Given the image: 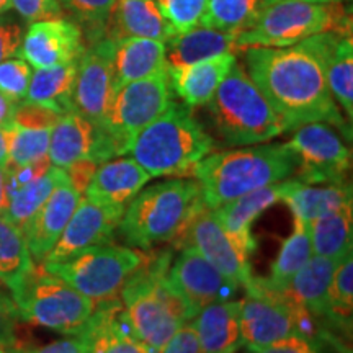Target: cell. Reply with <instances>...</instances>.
Wrapping results in <instances>:
<instances>
[{
	"label": "cell",
	"instance_id": "obj_1",
	"mask_svg": "<svg viewBox=\"0 0 353 353\" xmlns=\"http://www.w3.org/2000/svg\"><path fill=\"white\" fill-rule=\"evenodd\" d=\"M242 52L244 69L286 132L307 123H327L350 138V126L330 95L324 64L307 46L247 48Z\"/></svg>",
	"mask_w": 353,
	"mask_h": 353
},
{
	"label": "cell",
	"instance_id": "obj_2",
	"mask_svg": "<svg viewBox=\"0 0 353 353\" xmlns=\"http://www.w3.org/2000/svg\"><path fill=\"white\" fill-rule=\"evenodd\" d=\"M294 172L296 161L285 144H255L208 154L198 162L193 176L206 208L214 210L265 185L290 179Z\"/></svg>",
	"mask_w": 353,
	"mask_h": 353
},
{
	"label": "cell",
	"instance_id": "obj_3",
	"mask_svg": "<svg viewBox=\"0 0 353 353\" xmlns=\"http://www.w3.org/2000/svg\"><path fill=\"white\" fill-rule=\"evenodd\" d=\"M203 208L196 180L170 179L141 190L125 206L118 231L130 247L149 250L174 242Z\"/></svg>",
	"mask_w": 353,
	"mask_h": 353
},
{
	"label": "cell",
	"instance_id": "obj_4",
	"mask_svg": "<svg viewBox=\"0 0 353 353\" xmlns=\"http://www.w3.org/2000/svg\"><path fill=\"white\" fill-rule=\"evenodd\" d=\"M214 141L187 105L174 103L132 141L130 154L152 176H193L198 162L213 152Z\"/></svg>",
	"mask_w": 353,
	"mask_h": 353
},
{
	"label": "cell",
	"instance_id": "obj_5",
	"mask_svg": "<svg viewBox=\"0 0 353 353\" xmlns=\"http://www.w3.org/2000/svg\"><path fill=\"white\" fill-rule=\"evenodd\" d=\"M169 255L148 259L120 293L132 334L156 353L193 319V312L169 281Z\"/></svg>",
	"mask_w": 353,
	"mask_h": 353
},
{
	"label": "cell",
	"instance_id": "obj_6",
	"mask_svg": "<svg viewBox=\"0 0 353 353\" xmlns=\"http://www.w3.org/2000/svg\"><path fill=\"white\" fill-rule=\"evenodd\" d=\"M208 112L219 138L229 145H255L285 134L275 110L236 63L208 101Z\"/></svg>",
	"mask_w": 353,
	"mask_h": 353
},
{
	"label": "cell",
	"instance_id": "obj_7",
	"mask_svg": "<svg viewBox=\"0 0 353 353\" xmlns=\"http://www.w3.org/2000/svg\"><path fill=\"white\" fill-rule=\"evenodd\" d=\"M325 32H352V15L341 3L273 0L247 32L236 34L241 52L247 48H288Z\"/></svg>",
	"mask_w": 353,
	"mask_h": 353
},
{
	"label": "cell",
	"instance_id": "obj_8",
	"mask_svg": "<svg viewBox=\"0 0 353 353\" xmlns=\"http://www.w3.org/2000/svg\"><path fill=\"white\" fill-rule=\"evenodd\" d=\"M7 290L20 321L64 335L81 332L95 309L90 299L39 263H34L32 270L8 285Z\"/></svg>",
	"mask_w": 353,
	"mask_h": 353
},
{
	"label": "cell",
	"instance_id": "obj_9",
	"mask_svg": "<svg viewBox=\"0 0 353 353\" xmlns=\"http://www.w3.org/2000/svg\"><path fill=\"white\" fill-rule=\"evenodd\" d=\"M239 299V322L244 345L257 350L299 334L316 341L314 316L294 301L286 290H276L265 278L250 276Z\"/></svg>",
	"mask_w": 353,
	"mask_h": 353
},
{
	"label": "cell",
	"instance_id": "obj_10",
	"mask_svg": "<svg viewBox=\"0 0 353 353\" xmlns=\"http://www.w3.org/2000/svg\"><path fill=\"white\" fill-rule=\"evenodd\" d=\"M148 259L134 247L105 242L88 247L64 262L41 267L99 304L120 298L121 290Z\"/></svg>",
	"mask_w": 353,
	"mask_h": 353
},
{
	"label": "cell",
	"instance_id": "obj_11",
	"mask_svg": "<svg viewBox=\"0 0 353 353\" xmlns=\"http://www.w3.org/2000/svg\"><path fill=\"white\" fill-rule=\"evenodd\" d=\"M174 103L167 70L114 88L101 128L112 138L117 156L130 152L136 136Z\"/></svg>",
	"mask_w": 353,
	"mask_h": 353
},
{
	"label": "cell",
	"instance_id": "obj_12",
	"mask_svg": "<svg viewBox=\"0 0 353 353\" xmlns=\"http://www.w3.org/2000/svg\"><path fill=\"white\" fill-rule=\"evenodd\" d=\"M286 148L296 161L298 180L309 185L347 183L350 148L327 123H307L293 131Z\"/></svg>",
	"mask_w": 353,
	"mask_h": 353
},
{
	"label": "cell",
	"instance_id": "obj_13",
	"mask_svg": "<svg viewBox=\"0 0 353 353\" xmlns=\"http://www.w3.org/2000/svg\"><path fill=\"white\" fill-rule=\"evenodd\" d=\"M176 249L193 247L203 257L242 288L252 276L250 255L224 229L213 210L203 208L193 216L185 231L174 241Z\"/></svg>",
	"mask_w": 353,
	"mask_h": 353
},
{
	"label": "cell",
	"instance_id": "obj_14",
	"mask_svg": "<svg viewBox=\"0 0 353 353\" xmlns=\"http://www.w3.org/2000/svg\"><path fill=\"white\" fill-rule=\"evenodd\" d=\"M167 276L176 293L183 298L195 317L203 307L213 303L229 301L239 286L211 265L193 247H180V252L169 265Z\"/></svg>",
	"mask_w": 353,
	"mask_h": 353
},
{
	"label": "cell",
	"instance_id": "obj_15",
	"mask_svg": "<svg viewBox=\"0 0 353 353\" xmlns=\"http://www.w3.org/2000/svg\"><path fill=\"white\" fill-rule=\"evenodd\" d=\"M114 156L117 149L103 128L87 120L77 110L61 114L51 128L48 151L51 165L65 169L81 161H92L100 165Z\"/></svg>",
	"mask_w": 353,
	"mask_h": 353
},
{
	"label": "cell",
	"instance_id": "obj_16",
	"mask_svg": "<svg viewBox=\"0 0 353 353\" xmlns=\"http://www.w3.org/2000/svg\"><path fill=\"white\" fill-rule=\"evenodd\" d=\"M123 211L125 206L97 205L82 196L68 226L39 265L64 262L88 247L110 242L118 231Z\"/></svg>",
	"mask_w": 353,
	"mask_h": 353
},
{
	"label": "cell",
	"instance_id": "obj_17",
	"mask_svg": "<svg viewBox=\"0 0 353 353\" xmlns=\"http://www.w3.org/2000/svg\"><path fill=\"white\" fill-rule=\"evenodd\" d=\"M110 52L112 41L107 38L85 48L79 57L74 85V110L100 128L114 92Z\"/></svg>",
	"mask_w": 353,
	"mask_h": 353
},
{
	"label": "cell",
	"instance_id": "obj_18",
	"mask_svg": "<svg viewBox=\"0 0 353 353\" xmlns=\"http://www.w3.org/2000/svg\"><path fill=\"white\" fill-rule=\"evenodd\" d=\"M83 50L81 26L57 17L30 23L21 41L20 56L33 69H46L79 61Z\"/></svg>",
	"mask_w": 353,
	"mask_h": 353
},
{
	"label": "cell",
	"instance_id": "obj_19",
	"mask_svg": "<svg viewBox=\"0 0 353 353\" xmlns=\"http://www.w3.org/2000/svg\"><path fill=\"white\" fill-rule=\"evenodd\" d=\"M81 198L82 195L72 187L65 174L48 200L43 203L41 208L25 224L23 234L26 245L34 263H41L43 259L50 254L64 228L68 226Z\"/></svg>",
	"mask_w": 353,
	"mask_h": 353
},
{
	"label": "cell",
	"instance_id": "obj_20",
	"mask_svg": "<svg viewBox=\"0 0 353 353\" xmlns=\"http://www.w3.org/2000/svg\"><path fill=\"white\" fill-rule=\"evenodd\" d=\"M87 353H156L132 334L121 299L95 304L79 334Z\"/></svg>",
	"mask_w": 353,
	"mask_h": 353
},
{
	"label": "cell",
	"instance_id": "obj_21",
	"mask_svg": "<svg viewBox=\"0 0 353 353\" xmlns=\"http://www.w3.org/2000/svg\"><path fill=\"white\" fill-rule=\"evenodd\" d=\"M322 61L330 95L341 105L345 120L353 118V39L352 32H325L301 41Z\"/></svg>",
	"mask_w": 353,
	"mask_h": 353
},
{
	"label": "cell",
	"instance_id": "obj_22",
	"mask_svg": "<svg viewBox=\"0 0 353 353\" xmlns=\"http://www.w3.org/2000/svg\"><path fill=\"white\" fill-rule=\"evenodd\" d=\"M298 179H286L281 182L265 185L262 188L254 190L247 195L221 205L213 211L218 216L224 229L231 234L247 254L252 255L257 249V242L252 234V224L262 213L272 208L276 203L283 201L288 192L294 187Z\"/></svg>",
	"mask_w": 353,
	"mask_h": 353
},
{
	"label": "cell",
	"instance_id": "obj_23",
	"mask_svg": "<svg viewBox=\"0 0 353 353\" xmlns=\"http://www.w3.org/2000/svg\"><path fill=\"white\" fill-rule=\"evenodd\" d=\"M149 180L151 175L134 159H110L97 167L82 196L97 205L126 206Z\"/></svg>",
	"mask_w": 353,
	"mask_h": 353
},
{
	"label": "cell",
	"instance_id": "obj_24",
	"mask_svg": "<svg viewBox=\"0 0 353 353\" xmlns=\"http://www.w3.org/2000/svg\"><path fill=\"white\" fill-rule=\"evenodd\" d=\"M236 63V54H219L193 64L167 68V74L174 94L188 108H195L208 103Z\"/></svg>",
	"mask_w": 353,
	"mask_h": 353
},
{
	"label": "cell",
	"instance_id": "obj_25",
	"mask_svg": "<svg viewBox=\"0 0 353 353\" xmlns=\"http://www.w3.org/2000/svg\"><path fill=\"white\" fill-rule=\"evenodd\" d=\"M107 39L148 38L167 43L176 34L154 0H117L105 26Z\"/></svg>",
	"mask_w": 353,
	"mask_h": 353
},
{
	"label": "cell",
	"instance_id": "obj_26",
	"mask_svg": "<svg viewBox=\"0 0 353 353\" xmlns=\"http://www.w3.org/2000/svg\"><path fill=\"white\" fill-rule=\"evenodd\" d=\"M110 59H112L114 88L167 70L165 43L157 39H114L112 41Z\"/></svg>",
	"mask_w": 353,
	"mask_h": 353
},
{
	"label": "cell",
	"instance_id": "obj_27",
	"mask_svg": "<svg viewBox=\"0 0 353 353\" xmlns=\"http://www.w3.org/2000/svg\"><path fill=\"white\" fill-rule=\"evenodd\" d=\"M201 353H237L244 345L239 322V301L213 303L192 319Z\"/></svg>",
	"mask_w": 353,
	"mask_h": 353
},
{
	"label": "cell",
	"instance_id": "obj_28",
	"mask_svg": "<svg viewBox=\"0 0 353 353\" xmlns=\"http://www.w3.org/2000/svg\"><path fill=\"white\" fill-rule=\"evenodd\" d=\"M239 51L236 34L198 25L188 32L174 34L165 43V61L167 68H179L219 54H236Z\"/></svg>",
	"mask_w": 353,
	"mask_h": 353
},
{
	"label": "cell",
	"instance_id": "obj_29",
	"mask_svg": "<svg viewBox=\"0 0 353 353\" xmlns=\"http://www.w3.org/2000/svg\"><path fill=\"white\" fill-rule=\"evenodd\" d=\"M77 63L33 69L32 81L23 101L39 105L57 114L74 110V85H76Z\"/></svg>",
	"mask_w": 353,
	"mask_h": 353
},
{
	"label": "cell",
	"instance_id": "obj_30",
	"mask_svg": "<svg viewBox=\"0 0 353 353\" xmlns=\"http://www.w3.org/2000/svg\"><path fill=\"white\" fill-rule=\"evenodd\" d=\"M341 260L312 255L296 275L291 278L286 291L314 317H324L329 288Z\"/></svg>",
	"mask_w": 353,
	"mask_h": 353
},
{
	"label": "cell",
	"instance_id": "obj_31",
	"mask_svg": "<svg viewBox=\"0 0 353 353\" xmlns=\"http://www.w3.org/2000/svg\"><path fill=\"white\" fill-rule=\"evenodd\" d=\"M311 236L312 254L342 260L352 254L353 214L352 201L306 224Z\"/></svg>",
	"mask_w": 353,
	"mask_h": 353
},
{
	"label": "cell",
	"instance_id": "obj_32",
	"mask_svg": "<svg viewBox=\"0 0 353 353\" xmlns=\"http://www.w3.org/2000/svg\"><path fill=\"white\" fill-rule=\"evenodd\" d=\"M283 201L293 211L294 218L304 224L330 213L352 201V187L347 183L309 185L296 180Z\"/></svg>",
	"mask_w": 353,
	"mask_h": 353
},
{
	"label": "cell",
	"instance_id": "obj_33",
	"mask_svg": "<svg viewBox=\"0 0 353 353\" xmlns=\"http://www.w3.org/2000/svg\"><path fill=\"white\" fill-rule=\"evenodd\" d=\"M272 2L273 0H206L200 25L239 34L252 28L265 7Z\"/></svg>",
	"mask_w": 353,
	"mask_h": 353
},
{
	"label": "cell",
	"instance_id": "obj_34",
	"mask_svg": "<svg viewBox=\"0 0 353 353\" xmlns=\"http://www.w3.org/2000/svg\"><path fill=\"white\" fill-rule=\"evenodd\" d=\"M312 255L314 254H312L311 236H309L307 226L301 219L294 218L293 232L285 239L275 262L272 265L270 276L265 278V280L273 288L286 290L291 278L301 270Z\"/></svg>",
	"mask_w": 353,
	"mask_h": 353
},
{
	"label": "cell",
	"instance_id": "obj_35",
	"mask_svg": "<svg viewBox=\"0 0 353 353\" xmlns=\"http://www.w3.org/2000/svg\"><path fill=\"white\" fill-rule=\"evenodd\" d=\"M65 176V170L61 167L51 165L46 174L33 180V182L23 185V187L17 188L8 195V208L7 218L15 223L21 231H23L25 224L33 218V214L41 208V205L48 200L52 190L57 187Z\"/></svg>",
	"mask_w": 353,
	"mask_h": 353
},
{
	"label": "cell",
	"instance_id": "obj_36",
	"mask_svg": "<svg viewBox=\"0 0 353 353\" xmlns=\"http://www.w3.org/2000/svg\"><path fill=\"white\" fill-rule=\"evenodd\" d=\"M34 265L25 234L7 216L0 214V281L8 286Z\"/></svg>",
	"mask_w": 353,
	"mask_h": 353
},
{
	"label": "cell",
	"instance_id": "obj_37",
	"mask_svg": "<svg viewBox=\"0 0 353 353\" xmlns=\"http://www.w3.org/2000/svg\"><path fill=\"white\" fill-rule=\"evenodd\" d=\"M7 145L8 161L6 167H20L43 161L50 151L51 128H26L17 123H8Z\"/></svg>",
	"mask_w": 353,
	"mask_h": 353
},
{
	"label": "cell",
	"instance_id": "obj_38",
	"mask_svg": "<svg viewBox=\"0 0 353 353\" xmlns=\"http://www.w3.org/2000/svg\"><path fill=\"white\" fill-rule=\"evenodd\" d=\"M353 312V255L348 254L337 265L329 288L324 317L343 332L352 330Z\"/></svg>",
	"mask_w": 353,
	"mask_h": 353
},
{
	"label": "cell",
	"instance_id": "obj_39",
	"mask_svg": "<svg viewBox=\"0 0 353 353\" xmlns=\"http://www.w3.org/2000/svg\"><path fill=\"white\" fill-rule=\"evenodd\" d=\"M175 33H183L201 23L206 0H154Z\"/></svg>",
	"mask_w": 353,
	"mask_h": 353
},
{
	"label": "cell",
	"instance_id": "obj_40",
	"mask_svg": "<svg viewBox=\"0 0 353 353\" xmlns=\"http://www.w3.org/2000/svg\"><path fill=\"white\" fill-rule=\"evenodd\" d=\"M32 76L33 68L23 57L6 59L0 63V92L15 103H20L25 100Z\"/></svg>",
	"mask_w": 353,
	"mask_h": 353
},
{
	"label": "cell",
	"instance_id": "obj_41",
	"mask_svg": "<svg viewBox=\"0 0 353 353\" xmlns=\"http://www.w3.org/2000/svg\"><path fill=\"white\" fill-rule=\"evenodd\" d=\"M63 8L72 13L83 26L92 32H103L117 0H59Z\"/></svg>",
	"mask_w": 353,
	"mask_h": 353
},
{
	"label": "cell",
	"instance_id": "obj_42",
	"mask_svg": "<svg viewBox=\"0 0 353 353\" xmlns=\"http://www.w3.org/2000/svg\"><path fill=\"white\" fill-rule=\"evenodd\" d=\"M12 8L28 23L57 19L64 10L59 0H12Z\"/></svg>",
	"mask_w": 353,
	"mask_h": 353
},
{
	"label": "cell",
	"instance_id": "obj_43",
	"mask_svg": "<svg viewBox=\"0 0 353 353\" xmlns=\"http://www.w3.org/2000/svg\"><path fill=\"white\" fill-rule=\"evenodd\" d=\"M2 285L3 283L0 281V347L15 348L17 324H19L20 317L7 286L3 290Z\"/></svg>",
	"mask_w": 353,
	"mask_h": 353
},
{
	"label": "cell",
	"instance_id": "obj_44",
	"mask_svg": "<svg viewBox=\"0 0 353 353\" xmlns=\"http://www.w3.org/2000/svg\"><path fill=\"white\" fill-rule=\"evenodd\" d=\"M59 117L61 114L51 112V110L44 107H39V105L20 101L17 105L12 123H17V125L26 128H52L56 125V121L59 120Z\"/></svg>",
	"mask_w": 353,
	"mask_h": 353
},
{
	"label": "cell",
	"instance_id": "obj_45",
	"mask_svg": "<svg viewBox=\"0 0 353 353\" xmlns=\"http://www.w3.org/2000/svg\"><path fill=\"white\" fill-rule=\"evenodd\" d=\"M23 34V28L19 21L0 15V63L20 56Z\"/></svg>",
	"mask_w": 353,
	"mask_h": 353
},
{
	"label": "cell",
	"instance_id": "obj_46",
	"mask_svg": "<svg viewBox=\"0 0 353 353\" xmlns=\"http://www.w3.org/2000/svg\"><path fill=\"white\" fill-rule=\"evenodd\" d=\"M249 353H319V343L304 335L294 334L268 347L249 350Z\"/></svg>",
	"mask_w": 353,
	"mask_h": 353
},
{
	"label": "cell",
	"instance_id": "obj_47",
	"mask_svg": "<svg viewBox=\"0 0 353 353\" xmlns=\"http://www.w3.org/2000/svg\"><path fill=\"white\" fill-rule=\"evenodd\" d=\"M157 353H201L192 321L176 330Z\"/></svg>",
	"mask_w": 353,
	"mask_h": 353
},
{
	"label": "cell",
	"instance_id": "obj_48",
	"mask_svg": "<svg viewBox=\"0 0 353 353\" xmlns=\"http://www.w3.org/2000/svg\"><path fill=\"white\" fill-rule=\"evenodd\" d=\"M97 167L99 164H95V162L92 161H81V162H76V164L65 167V174L69 176V182L72 183V187L77 190L81 195H83V192H85L87 185L90 183L92 176H94Z\"/></svg>",
	"mask_w": 353,
	"mask_h": 353
},
{
	"label": "cell",
	"instance_id": "obj_49",
	"mask_svg": "<svg viewBox=\"0 0 353 353\" xmlns=\"http://www.w3.org/2000/svg\"><path fill=\"white\" fill-rule=\"evenodd\" d=\"M28 353H87V347L79 335H68L65 339L51 342Z\"/></svg>",
	"mask_w": 353,
	"mask_h": 353
},
{
	"label": "cell",
	"instance_id": "obj_50",
	"mask_svg": "<svg viewBox=\"0 0 353 353\" xmlns=\"http://www.w3.org/2000/svg\"><path fill=\"white\" fill-rule=\"evenodd\" d=\"M17 105L19 103H15V101L10 100L8 97H6L0 92V126H6L8 123H12Z\"/></svg>",
	"mask_w": 353,
	"mask_h": 353
},
{
	"label": "cell",
	"instance_id": "obj_51",
	"mask_svg": "<svg viewBox=\"0 0 353 353\" xmlns=\"http://www.w3.org/2000/svg\"><path fill=\"white\" fill-rule=\"evenodd\" d=\"M8 208V193H7V174L6 167L0 165V214L6 216Z\"/></svg>",
	"mask_w": 353,
	"mask_h": 353
},
{
	"label": "cell",
	"instance_id": "obj_52",
	"mask_svg": "<svg viewBox=\"0 0 353 353\" xmlns=\"http://www.w3.org/2000/svg\"><path fill=\"white\" fill-rule=\"evenodd\" d=\"M6 126H0V165L2 167H6L7 161H8V145H7Z\"/></svg>",
	"mask_w": 353,
	"mask_h": 353
},
{
	"label": "cell",
	"instance_id": "obj_53",
	"mask_svg": "<svg viewBox=\"0 0 353 353\" xmlns=\"http://www.w3.org/2000/svg\"><path fill=\"white\" fill-rule=\"evenodd\" d=\"M12 10V0H0V15Z\"/></svg>",
	"mask_w": 353,
	"mask_h": 353
},
{
	"label": "cell",
	"instance_id": "obj_54",
	"mask_svg": "<svg viewBox=\"0 0 353 353\" xmlns=\"http://www.w3.org/2000/svg\"><path fill=\"white\" fill-rule=\"evenodd\" d=\"M306 2H317V3H341L345 0H306Z\"/></svg>",
	"mask_w": 353,
	"mask_h": 353
},
{
	"label": "cell",
	"instance_id": "obj_55",
	"mask_svg": "<svg viewBox=\"0 0 353 353\" xmlns=\"http://www.w3.org/2000/svg\"><path fill=\"white\" fill-rule=\"evenodd\" d=\"M7 353H28L26 350H20V348H10V350H7Z\"/></svg>",
	"mask_w": 353,
	"mask_h": 353
},
{
	"label": "cell",
	"instance_id": "obj_56",
	"mask_svg": "<svg viewBox=\"0 0 353 353\" xmlns=\"http://www.w3.org/2000/svg\"><path fill=\"white\" fill-rule=\"evenodd\" d=\"M0 353H7V348L6 347H0Z\"/></svg>",
	"mask_w": 353,
	"mask_h": 353
}]
</instances>
